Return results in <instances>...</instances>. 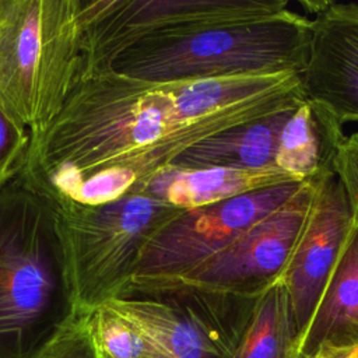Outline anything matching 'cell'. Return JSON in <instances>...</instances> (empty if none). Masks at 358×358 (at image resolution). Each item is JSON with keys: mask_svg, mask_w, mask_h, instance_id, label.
Here are the masks:
<instances>
[{"mask_svg": "<svg viewBox=\"0 0 358 358\" xmlns=\"http://www.w3.org/2000/svg\"><path fill=\"white\" fill-rule=\"evenodd\" d=\"M337 358H358V348H355L354 351L345 354V355H341V357H337Z\"/></svg>", "mask_w": 358, "mask_h": 358, "instance_id": "cell-20", "label": "cell"}, {"mask_svg": "<svg viewBox=\"0 0 358 358\" xmlns=\"http://www.w3.org/2000/svg\"><path fill=\"white\" fill-rule=\"evenodd\" d=\"M287 6L285 0L84 1L83 80L106 71L116 55L143 39L259 21L281 14Z\"/></svg>", "mask_w": 358, "mask_h": 358, "instance_id": "cell-6", "label": "cell"}, {"mask_svg": "<svg viewBox=\"0 0 358 358\" xmlns=\"http://www.w3.org/2000/svg\"><path fill=\"white\" fill-rule=\"evenodd\" d=\"M0 1H1V0H0Z\"/></svg>", "mask_w": 358, "mask_h": 358, "instance_id": "cell-21", "label": "cell"}, {"mask_svg": "<svg viewBox=\"0 0 358 358\" xmlns=\"http://www.w3.org/2000/svg\"><path fill=\"white\" fill-rule=\"evenodd\" d=\"M334 172L343 183L354 224L358 227V133L344 138L334 161Z\"/></svg>", "mask_w": 358, "mask_h": 358, "instance_id": "cell-19", "label": "cell"}, {"mask_svg": "<svg viewBox=\"0 0 358 358\" xmlns=\"http://www.w3.org/2000/svg\"><path fill=\"white\" fill-rule=\"evenodd\" d=\"M38 358H101L85 313L80 312Z\"/></svg>", "mask_w": 358, "mask_h": 358, "instance_id": "cell-18", "label": "cell"}, {"mask_svg": "<svg viewBox=\"0 0 358 358\" xmlns=\"http://www.w3.org/2000/svg\"><path fill=\"white\" fill-rule=\"evenodd\" d=\"M56 203L80 312L119 296L150 243L185 211L150 193L127 194L102 204Z\"/></svg>", "mask_w": 358, "mask_h": 358, "instance_id": "cell-5", "label": "cell"}, {"mask_svg": "<svg viewBox=\"0 0 358 358\" xmlns=\"http://www.w3.org/2000/svg\"><path fill=\"white\" fill-rule=\"evenodd\" d=\"M337 119L305 98L284 124L275 166L299 182H319L334 172V161L345 136Z\"/></svg>", "mask_w": 358, "mask_h": 358, "instance_id": "cell-14", "label": "cell"}, {"mask_svg": "<svg viewBox=\"0 0 358 358\" xmlns=\"http://www.w3.org/2000/svg\"><path fill=\"white\" fill-rule=\"evenodd\" d=\"M316 183L306 182L292 199L250 227L224 250L168 285L187 284L239 295H262L280 280L288 264L309 217Z\"/></svg>", "mask_w": 358, "mask_h": 358, "instance_id": "cell-8", "label": "cell"}, {"mask_svg": "<svg viewBox=\"0 0 358 358\" xmlns=\"http://www.w3.org/2000/svg\"><path fill=\"white\" fill-rule=\"evenodd\" d=\"M305 183L291 179L185 210L150 243L127 288H154L179 281L285 204Z\"/></svg>", "mask_w": 358, "mask_h": 358, "instance_id": "cell-7", "label": "cell"}, {"mask_svg": "<svg viewBox=\"0 0 358 358\" xmlns=\"http://www.w3.org/2000/svg\"><path fill=\"white\" fill-rule=\"evenodd\" d=\"M29 147V134L0 110V189L24 171Z\"/></svg>", "mask_w": 358, "mask_h": 358, "instance_id": "cell-17", "label": "cell"}, {"mask_svg": "<svg viewBox=\"0 0 358 358\" xmlns=\"http://www.w3.org/2000/svg\"><path fill=\"white\" fill-rule=\"evenodd\" d=\"M84 0L0 1V110L31 141L84 77Z\"/></svg>", "mask_w": 358, "mask_h": 358, "instance_id": "cell-3", "label": "cell"}, {"mask_svg": "<svg viewBox=\"0 0 358 358\" xmlns=\"http://www.w3.org/2000/svg\"><path fill=\"white\" fill-rule=\"evenodd\" d=\"M78 313L57 203L21 172L0 189V358H38Z\"/></svg>", "mask_w": 358, "mask_h": 358, "instance_id": "cell-2", "label": "cell"}, {"mask_svg": "<svg viewBox=\"0 0 358 358\" xmlns=\"http://www.w3.org/2000/svg\"><path fill=\"white\" fill-rule=\"evenodd\" d=\"M236 124L231 110L183 123L164 84L105 71L74 88L22 172L55 200L109 203L144 193L183 151Z\"/></svg>", "mask_w": 358, "mask_h": 358, "instance_id": "cell-1", "label": "cell"}, {"mask_svg": "<svg viewBox=\"0 0 358 358\" xmlns=\"http://www.w3.org/2000/svg\"><path fill=\"white\" fill-rule=\"evenodd\" d=\"M291 179L280 169L182 171L166 168L154 176L144 193L162 199L180 210H193Z\"/></svg>", "mask_w": 358, "mask_h": 358, "instance_id": "cell-15", "label": "cell"}, {"mask_svg": "<svg viewBox=\"0 0 358 358\" xmlns=\"http://www.w3.org/2000/svg\"><path fill=\"white\" fill-rule=\"evenodd\" d=\"M303 101L208 137L183 151L169 168L182 171L213 168L278 169L275 166V152L280 133Z\"/></svg>", "mask_w": 358, "mask_h": 358, "instance_id": "cell-13", "label": "cell"}, {"mask_svg": "<svg viewBox=\"0 0 358 358\" xmlns=\"http://www.w3.org/2000/svg\"><path fill=\"white\" fill-rule=\"evenodd\" d=\"M306 64V99L327 109L340 124L358 120V4L313 1Z\"/></svg>", "mask_w": 358, "mask_h": 358, "instance_id": "cell-11", "label": "cell"}, {"mask_svg": "<svg viewBox=\"0 0 358 358\" xmlns=\"http://www.w3.org/2000/svg\"><path fill=\"white\" fill-rule=\"evenodd\" d=\"M126 291L154 302L179 358H235L256 305L253 296L186 284Z\"/></svg>", "mask_w": 358, "mask_h": 358, "instance_id": "cell-10", "label": "cell"}, {"mask_svg": "<svg viewBox=\"0 0 358 358\" xmlns=\"http://www.w3.org/2000/svg\"><path fill=\"white\" fill-rule=\"evenodd\" d=\"M295 352L288 295L277 281L259 296L235 358H295Z\"/></svg>", "mask_w": 358, "mask_h": 358, "instance_id": "cell-16", "label": "cell"}, {"mask_svg": "<svg viewBox=\"0 0 358 358\" xmlns=\"http://www.w3.org/2000/svg\"><path fill=\"white\" fill-rule=\"evenodd\" d=\"M358 348V227L341 255L320 296L295 358H337Z\"/></svg>", "mask_w": 358, "mask_h": 358, "instance_id": "cell-12", "label": "cell"}, {"mask_svg": "<svg viewBox=\"0 0 358 358\" xmlns=\"http://www.w3.org/2000/svg\"><path fill=\"white\" fill-rule=\"evenodd\" d=\"M352 225L345 190L336 172H331L316 183L309 217L278 280L288 295L296 347L308 329Z\"/></svg>", "mask_w": 358, "mask_h": 358, "instance_id": "cell-9", "label": "cell"}, {"mask_svg": "<svg viewBox=\"0 0 358 358\" xmlns=\"http://www.w3.org/2000/svg\"><path fill=\"white\" fill-rule=\"evenodd\" d=\"M309 43L310 18L285 10L259 21L143 39L116 55L106 71L148 83L301 74Z\"/></svg>", "mask_w": 358, "mask_h": 358, "instance_id": "cell-4", "label": "cell"}]
</instances>
